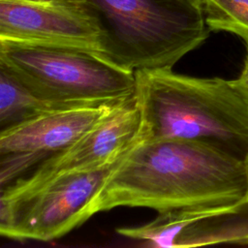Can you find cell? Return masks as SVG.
Segmentation results:
<instances>
[{
  "label": "cell",
  "instance_id": "4",
  "mask_svg": "<svg viewBox=\"0 0 248 248\" xmlns=\"http://www.w3.org/2000/svg\"><path fill=\"white\" fill-rule=\"evenodd\" d=\"M0 66L62 108L120 103L135 95V72L90 49L0 40Z\"/></svg>",
  "mask_w": 248,
  "mask_h": 248
},
{
  "label": "cell",
  "instance_id": "6",
  "mask_svg": "<svg viewBox=\"0 0 248 248\" xmlns=\"http://www.w3.org/2000/svg\"><path fill=\"white\" fill-rule=\"evenodd\" d=\"M140 129L141 117L134 95L64 149L1 188L0 204L19 202L62 174L89 170L118 161L138 141Z\"/></svg>",
  "mask_w": 248,
  "mask_h": 248
},
{
  "label": "cell",
  "instance_id": "11",
  "mask_svg": "<svg viewBox=\"0 0 248 248\" xmlns=\"http://www.w3.org/2000/svg\"><path fill=\"white\" fill-rule=\"evenodd\" d=\"M212 31H227L248 39V0H201Z\"/></svg>",
  "mask_w": 248,
  "mask_h": 248
},
{
  "label": "cell",
  "instance_id": "13",
  "mask_svg": "<svg viewBox=\"0 0 248 248\" xmlns=\"http://www.w3.org/2000/svg\"><path fill=\"white\" fill-rule=\"evenodd\" d=\"M244 167H245L246 178H247V193H246V199H248V156L244 159Z\"/></svg>",
  "mask_w": 248,
  "mask_h": 248
},
{
  "label": "cell",
  "instance_id": "1",
  "mask_svg": "<svg viewBox=\"0 0 248 248\" xmlns=\"http://www.w3.org/2000/svg\"><path fill=\"white\" fill-rule=\"evenodd\" d=\"M246 193L244 161L203 141L140 138L106 179L90 213L118 206L158 213L220 206L245 199Z\"/></svg>",
  "mask_w": 248,
  "mask_h": 248
},
{
  "label": "cell",
  "instance_id": "10",
  "mask_svg": "<svg viewBox=\"0 0 248 248\" xmlns=\"http://www.w3.org/2000/svg\"><path fill=\"white\" fill-rule=\"evenodd\" d=\"M58 108H62L39 98L7 69L0 66V131L42 112Z\"/></svg>",
  "mask_w": 248,
  "mask_h": 248
},
{
  "label": "cell",
  "instance_id": "8",
  "mask_svg": "<svg viewBox=\"0 0 248 248\" xmlns=\"http://www.w3.org/2000/svg\"><path fill=\"white\" fill-rule=\"evenodd\" d=\"M0 40L99 52V28L83 0H0Z\"/></svg>",
  "mask_w": 248,
  "mask_h": 248
},
{
  "label": "cell",
  "instance_id": "9",
  "mask_svg": "<svg viewBox=\"0 0 248 248\" xmlns=\"http://www.w3.org/2000/svg\"><path fill=\"white\" fill-rule=\"evenodd\" d=\"M117 232L156 247L248 245V199L227 205L159 212L142 226L119 228Z\"/></svg>",
  "mask_w": 248,
  "mask_h": 248
},
{
  "label": "cell",
  "instance_id": "5",
  "mask_svg": "<svg viewBox=\"0 0 248 248\" xmlns=\"http://www.w3.org/2000/svg\"><path fill=\"white\" fill-rule=\"evenodd\" d=\"M120 159L62 174L19 202L0 204L1 235L19 241H50L78 227L91 217V203Z\"/></svg>",
  "mask_w": 248,
  "mask_h": 248
},
{
  "label": "cell",
  "instance_id": "3",
  "mask_svg": "<svg viewBox=\"0 0 248 248\" xmlns=\"http://www.w3.org/2000/svg\"><path fill=\"white\" fill-rule=\"evenodd\" d=\"M99 28V53L132 72L171 69L208 28L201 0H83Z\"/></svg>",
  "mask_w": 248,
  "mask_h": 248
},
{
  "label": "cell",
  "instance_id": "2",
  "mask_svg": "<svg viewBox=\"0 0 248 248\" xmlns=\"http://www.w3.org/2000/svg\"><path fill=\"white\" fill-rule=\"evenodd\" d=\"M140 139L203 141L244 161L248 107L231 80L197 78L171 69L135 72Z\"/></svg>",
  "mask_w": 248,
  "mask_h": 248
},
{
  "label": "cell",
  "instance_id": "7",
  "mask_svg": "<svg viewBox=\"0 0 248 248\" xmlns=\"http://www.w3.org/2000/svg\"><path fill=\"white\" fill-rule=\"evenodd\" d=\"M120 103L51 109L0 131L1 188L71 144Z\"/></svg>",
  "mask_w": 248,
  "mask_h": 248
},
{
  "label": "cell",
  "instance_id": "12",
  "mask_svg": "<svg viewBox=\"0 0 248 248\" xmlns=\"http://www.w3.org/2000/svg\"><path fill=\"white\" fill-rule=\"evenodd\" d=\"M244 42L246 44V50H247L244 65L238 78L231 80V83L232 84L236 92L239 94L241 99L244 101V103L248 107V39L244 40Z\"/></svg>",
  "mask_w": 248,
  "mask_h": 248
}]
</instances>
